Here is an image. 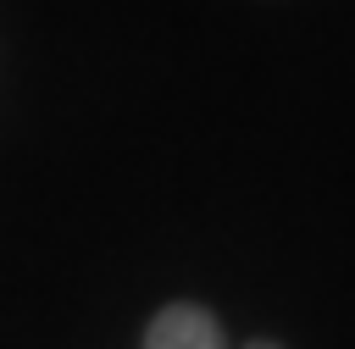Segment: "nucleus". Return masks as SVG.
<instances>
[{"instance_id":"obj_1","label":"nucleus","mask_w":355,"mask_h":349,"mask_svg":"<svg viewBox=\"0 0 355 349\" xmlns=\"http://www.w3.org/2000/svg\"><path fill=\"white\" fill-rule=\"evenodd\" d=\"M144 349H227V338L211 321V310H200V305H166L150 321ZM250 349H277V343H250Z\"/></svg>"}]
</instances>
